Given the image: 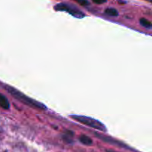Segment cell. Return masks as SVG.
<instances>
[{
    "instance_id": "obj_6",
    "label": "cell",
    "mask_w": 152,
    "mask_h": 152,
    "mask_svg": "<svg viewBox=\"0 0 152 152\" xmlns=\"http://www.w3.org/2000/svg\"><path fill=\"white\" fill-rule=\"evenodd\" d=\"M105 13L108 15L111 16H118V12L114 8H108L105 10Z\"/></svg>"
},
{
    "instance_id": "obj_1",
    "label": "cell",
    "mask_w": 152,
    "mask_h": 152,
    "mask_svg": "<svg viewBox=\"0 0 152 152\" xmlns=\"http://www.w3.org/2000/svg\"><path fill=\"white\" fill-rule=\"evenodd\" d=\"M6 89H7V90L15 98H16V99H18L19 100H20L21 102H22L24 104H25V105H29V106L33 107V108H38V109H46V107L43 104L37 102V101L34 100V99H31V98L28 97V96L24 95L22 93L19 92V91L13 88L12 87H7Z\"/></svg>"
},
{
    "instance_id": "obj_2",
    "label": "cell",
    "mask_w": 152,
    "mask_h": 152,
    "mask_svg": "<svg viewBox=\"0 0 152 152\" xmlns=\"http://www.w3.org/2000/svg\"><path fill=\"white\" fill-rule=\"evenodd\" d=\"M71 118L74 119L77 121L80 122L82 124H84L86 126H89L93 129H97V130L101 131V132H106V128L105 126L100 123L98 120L95 119L91 118L88 117H85V116H78V115H71Z\"/></svg>"
},
{
    "instance_id": "obj_4",
    "label": "cell",
    "mask_w": 152,
    "mask_h": 152,
    "mask_svg": "<svg viewBox=\"0 0 152 152\" xmlns=\"http://www.w3.org/2000/svg\"><path fill=\"white\" fill-rule=\"evenodd\" d=\"M0 106L4 109H8L10 108V103H9L8 100L5 96H3L1 94H0Z\"/></svg>"
},
{
    "instance_id": "obj_10",
    "label": "cell",
    "mask_w": 152,
    "mask_h": 152,
    "mask_svg": "<svg viewBox=\"0 0 152 152\" xmlns=\"http://www.w3.org/2000/svg\"><path fill=\"white\" fill-rule=\"evenodd\" d=\"M107 152H114V151H107Z\"/></svg>"
},
{
    "instance_id": "obj_8",
    "label": "cell",
    "mask_w": 152,
    "mask_h": 152,
    "mask_svg": "<svg viewBox=\"0 0 152 152\" xmlns=\"http://www.w3.org/2000/svg\"><path fill=\"white\" fill-rule=\"evenodd\" d=\"M78 3H80L82 5H86V4H88V1L87 0H76Z\"/></svg>"
},
{
    "instance_id": "obj_7",
    "label": "cell",
    "mask_w": 152,
    "mask_h": 152,
    "mask_svg": "<svg viewBox=\"0 0 152 152\" xmlns=\"http://www.w3.org/2000/svg\"><path fill=\"white\" fill-rule=\"evenodd\" d=\"M140 23L142 26L145 27V28H150L151 27V24L149 21H148L145 19H140Z\"/></svg>"
},
{
    "instance_id": "obj_3",
    "label": "cell",
    "mask_w": 152,
    "mask_h": 152,
    "mask_svg": "<svg viewBox=\"0 0 152 152\" xmlns=\"http://www.w3.org/2000/svg\"><path fill=\"white\" fill-rule=\"evenodd\" d=\"M55 9L57 10H61V11H66L77 18H83L84 16V14L82 12H80L78 9L72 5H68L66 4H59L55 6Z\"/></svg>"
},
{
    "instance_id": "obj_5",
    "label": "cell",
    "mask_w": 152,
    "mask_h": 152,
    "mask_svg": "<svg viewBox=\"0 0 152 152\" xmlns=\"http://www.w3.org/2000/svg\"><path fill=\"white\" fill-rule=\"evenodd\" d=\"M80 142H83L84 145H91L92 144L91 139L90 137H88L86 136V135H82V136L80 137Z\"/></svg>"
},
{
    "instance_id": "obj_9",
    "label": "cell",
    "mask_w": 152,
    "mask_h": 152,
    "mask_svg": "<svg viewBox=\"0 0 152 152\" xmlns=\"http://www.w3.org/2000/svg\"><path fill=\"white\" fill-rule=\"evenodd\" d=\"M93 1H94L96 4H102L105 1V0H93Z\"/></svg>"
}]
</instances>
